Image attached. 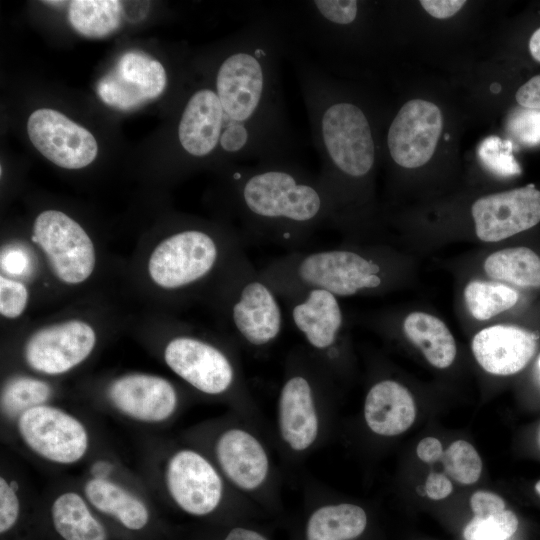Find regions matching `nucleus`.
Wrapping results in <instances>:
<instances>
[{
	"mask_svg": "<svg viewBox=\"0 0 540 540\" xmlns=\"http://www.w3.org/2000/svg\"><path fill=\"white\" fill-rule=\"evenodd\" d=\"M289 50L280 11L253 18L219 59L214 90L223 109L220 152L227 159L288 158L293 134L285 112L280 61Z\"/></svg>",
	"mask_w": 540,
	"mask_h": 540,
	"instance_id": "obj_1",
	"label": "nucleus"
},
{
	"mask_svg": "<svg viewBox=\"0 0 540 540\" xmlns=\"http://www.w3.org/2000/svg\"><path fill=\"white\" fill-rule=\"evenodd\" d=\"M229 197L245 243L265 242L298 250L328 222L335 206L318 174L289 158L232 164Z\"/></svg>",
	"mask_w": 540,
	"mask_h": 540,
	"instance_id": "obj_2",
	"label": "nucleus"
},
{
	"mask_svg": "<svg viewBox=\"0 0 540 540\" xmlns=\"http://www.w3.org/2000/svg\"><path fill=\"white\" fill-rule=\"evenodd\" d=\"M295 70L311 135L321 159L318 176L341 220L352 184L366 179L376 161L371 122L364 109L346 97L340 84L313 61L296 56Z\"/></svg>",
	"mask_w": 540,
	"mask_h": 540,
	"instance_id": "obj_3",
	"label": "nucleus"
},
{
	"mask_svg": "<svg viewBox=\"0 0 540 540\" xmlns=\"http://www.w3.org/2000/svg\"><path fill=\"white\" fill-rule=\"evenodd\" d=\"M240 233L186 227L162 239L151 252L147 270L157 287L181 292L222 275L244 250Z\"/></svg>",
	"mask_w": 540,
	"mask_h": 540,
	"instance_id": "obj_4",
	"label": "nucleus"
},
{
	"mask_svg": "<svg viewBox=\"0 0 540 540\" xmlns=\"http://www.w3.org/2000/svg\"><path fill=\"white\" fill-rule=\"evenodd\" d=\"M329 376L304 348L287 358L276 403V432L285 451L302 457L322 441L327 428Z\"/></svg>",
	"mask_w": 540,
	"mask_h": 540,
	"instance_id": "obj_5",
	"label": "nucleus"
},
{
	"mask_svg": "<svg viewBox=\"0 0 540 540\" xmlns=\"http://www.w3.org/2000/svg\"><path fill=\"white\" fill-rule=\"evenodd\" d=\"M225 317L237 340L261 353L280 337L284 316L280 297L243 250L220 279Z\"/></svg>",
	"mask_w": 540,
	"mask_h": 540,
	"instance_id": "obj_6",
	"label": "nucleus"
},
{
	"mask_svg": "<svg viewBox=\"0 0 540 540\" xmlns=\"http://www.w3.org/2000/svg\"><path fill=\"white\" fill-rule=\"evenodd\" d=\"M163 357L170 370L193 389L207 396L228 398L253 421L256 407L231 350L187 332L169 339Z\"/></svg>",
	"mask_w": 540,
	"mask_h": 540,
	"instance_id": "obj_7",
	"label": "nucleus"
},
{
	"mask_svg": "<svg viewBox=\"0 0 540 540\" xmlns=\"http://www.w3.org/2000/svg\"><path fill=\"white\" fill-rule=\"evenodd\" d=\"M251 423L235 420L219 429L211 460L237 494L271 507L277 499V473L267 444Z\"/></svg>",
	"mask_w": 540,
	"mask_h": 540,
	"instance_id": "obj_8",
	"label": "nucleus"
},
{
	"mask_svg": "<svg viewBox=\"0 0 540 540\" xmlns=\"http://www.w3.org/2000/svg\"><path fill=\"white\" fill-rule=\"evenodd\" d=\"M304 349L330 377L343 361L344 315L339 298L321 289H307L282 300Z\"/></svg>",
	"mask_w": 540,
	"mask_h": 540,
	"instance_id": "obj_9",
	"label": "nucleus"
},
{
	"mask_svg": "<svg viewBox=\"0 0 540 540\" xmlns=\"http://www.w3.org/2000/svg\"><path fill=\"white\" fill-rule=\"evenodd\" d=\"M32 241L61 282L77 285L92 275L96 265L94 244L84 228L64 212H41L33 224Z\"/></svg>",
	"mask_w": 540,
	"mask_h": 540,
	"instance_id": "obj_10",
	"label": "nucleus"
},
{
	"mask_svg": "<svg viewBox=\"0 0 540 540\" xmlns=\"http://www.w3.org/2000/svg\"><path fill=\"white\" fill-rule=\"evenodd\" d=\"M165 484L173 502L196 517L219 510L231 488L213 461L193 448H181L169 457Z\"/></svg>",
	"mask_w": 540,
	"mask_h": 540,
	"instance_id": "obj_11",
	"label": "nucleus"
},
{
	"mask_svg": "<svg viewBox=\"0 0 540 540\" xmlns=\"http://www.w3.org/2000/svg\"><path fill=\"white\" fill-rule=\"evenodd\" d=\"M17 429L34 453L54 463H75L88 449L84 425L53 406L40 405L25 411L18 417Z\"/></svg>",
	"mask_w": 540,
	"mask_h": 540,
	"instance_id": "obj_12",
	"label": "nucleus"
},
{
	"mask_svg": "<svg viewBox=\"0 0 540 540\" xmlns=\"http://www.w3.org/2000/svg\"><path fill=\"white\" fill-rule=\"evenodd\" d=\"M96 341V332L88 322L69 319L35 331L24 345V359L37 372L60 375L86 360Z\"/></svg>",
	"mask_w": 540,
	"mask_h": 540,
	"instance_id": "obj_13",
	"label": "nucleus"
},
{
	"mask_svg": "<svg viewBox=\"0 0 540 540\" xmlns=\"http://www.w3.org/2000/svg\"><path fill=\"white\" fill-rule=\"evenodd\" d=\"M442 114L434 103L422 99L406 102L391 121L387 149L392 161L411 169L433 156L442 131Z\"/></svg>",
	"mask_w": 540,
	"mask_h": 540,
	"instance_id": "obj_14",
	"label": "nucleus"
},
{
	"mask_svg": "<svg viewBox=\"0 0 540 540\" xmlns=\"http://www.w3.org/2000/svg\"><path fill=\"white\" fill-rule=\"evenodd\" d=\"M27 132L34 147L59 167L81 169L97 156L92 133L56 110H35L28 118Z\"/></svg>",
	"mask_w": 540,
	"mask_h": 540,
	"instance_id": "obj_15",
	"label": "nucleus"
},
{
	"mask_svg": "<svg viewBox=\"0 0 540 540\" xmlns=\"http://www.w3.org/2000/svg\"><path fill=\"white\" fill-rule=\"evenodd\" d=\"M471 214L477 237L498 242L540 222V191L527 185L483 196L473 203Z\"/></svg>",
	"mask_w": 540,
	"mask_h": 540,
	"instance_id": "obj_16",
	"label": "nucleus"
},
{
	"mask_svg": "<svg viewBox=\"0 0 540 540\" xmlns=\"http://www.w3.org/2000/svg\"><path fill=\"white\" fill-rule=\"evenodd\" d=\"M167 85L164 66L149 55L129 51L97 85L100 99L107 105L130 110L158 98Z\"/></svg>",
	"mask_w": 540,
	"mask_h": 540,
	"instance_id": "obj_17",
	"label": "nucleus"
},
{
	"mask_svg": "<svg viewBox=\"0 0 540 540\" xmlns=\"http://www.w3.org/2000/svg\"><path fill=\"white\" fill-rule=\"evenodd\" d=\"M108 397L120 412L142 422L165 421L179 405V394L169 380L143 373L115 379L108 388Z\"/></svg>",
	"mask_w": 540,
	"mask_h": 540,
	"instance_id": "obj_18",
	"label": "nucleus"
},
{
	"mask_svg": "<svg viewBox=\"0 0 540 540\" xmlns=\"http://www.w3.org/2000/svg\"><path fill=\"white\" fill-rule=\"evenodd\" d=\"M537 335L514 325H494L479 331L472 340V352L488 373L500 376L521 371L532 359Z\"/></svg>",
	"mask_w": 540,
	"mask_h": 540,
	"instance_id": "obj_19",
	"label": "nucleus"
},
{
	"mask_svg": "<svg viewBox=\"0 0 540 540\" xmlns=\"http://www.w3.org/2000/svg\"><path fill=\"white\" fill-rule=\"evenodd\" d=\"M223 131V109L216 91L210 87L196 89L180 115L177 138L190 157L202 159L220 150Z\"/></svg>",
	"mask_w": 540,
	"mask_h": 540,
	"instance_id": "obj_20",
	"label": "nucleus"
},
{
	"mask_svg": "<svg viewBox=\"0 0 540 540\" xmlns=\"http://www.w3.org/2000/svg\"><path fill=\"white\" fill-rule=\"evenodd\" d=\"M363 415L376 435L393 437L413 424L416 406L410 391L401 383L384 379L374 383L366 394Z\"/></svg>",
	"mask_w": 540,
	"mask_h": 540,
	"instance_id": "obj_21",
	"label": "nucleus"
},
{
	"mask_svg": "<svg viewBox=\"0 0 540 540\" xmlns=\"http://www.w3.org/2000/svg\"><path fill=\"white\" fill-rule=\"evenodd\" d=\"M368 518L359 505L349 502H323L308 513L302 540H356L366 530Z\"/></svg>",
	"mask_w": 540,
	"mask_h": 540,
	"instance_id": "obj_22",
	"label": "nucleus"
},
{
	"mask_svg": "<svg viewBox=\"0 0 540 540\" xmlns=\"http://www.w3.org/2000/svg\"><path fill=\"white\" fill-rule=\"evenodd\" d=\"M405 336L434 367L445 369L456 357L455 339L446 324L431 314L412 312L403 321Z\"/></svg>",
	"mask_w": 540,
	"mask_h": 540,
	"instance_id": "obj_23",
	"label": "nucleus"
},
{
	"mask_svg": "<svg viewBox=\"0 0 540 540\" xmlns=\"http://www.w3.org/2000/svg\"><path fill=\"white\" fill-rule=\"evenodd\" d=\"M84 493L88 501L100 512L115 517L131 530L142 529L149 520L146 505L118 484L103 478L86 482Z\"/></svg>",
	"mask_w": 540,
	"mask_h": 540,
	"instance_id": "obj_24",
	"label": "nucleus"
},
{
	"mask_svg": "<svg viewBox=\"0 0 540 540\" xmlns=\"http://www.w3.org/2000/svg\"><path fill=\"white\" fill-rule=\"evenodd\" d=\"M52 522L64 540H107L103 525L92 515L84 499L75 492L59 495L51 507Z\"/></svg>",
	"mask_w": 540,
	"mask_h": 540,
	"instance_id": "obj_25",
	"label": "nucleus"
},
{
	"mask_svg": "<svg viewBox=\"0 0 540 540\" xmlns=\"http://www.w3.org/2000/svg\"><path fill=\"white\" fill-rule=\"evenodd\" d=\"M484 270L495 280L522 288H540V257L528 247H512L490 254Z\"/></svg>",
	"mask_w": 540,
	"mask_h": 540,
	"instance_id": "obj_26",
	"label": "nucleus"
},
{
	"mask_svg": "<svg viewBox=\"0 0 540 540\" xmlns=\"http://www.w3.org/2000/svg\"><path fill=\"white\" fill-rule=\"evenodd\" d=\"M122 4L116 0H74L69 3L68 18L81 35L100 38L120 25Z\"/></svg>",
	"mask_w": 540,
	"mask_h": 540,
	"instance_id": "obj_27",
	"label": "nucleus"
},
{
	"mask_svg": "<svg viewBox=\"0 0 540 540\" xmlns=\"http://www.w3.org/2000/svg\"><path fill=\"white\" fill-rule=\"evenodd\" d=\"M515 289L499 282L474 280L464 289V299L470 314L484 321L512 308L518 301Z\"/></svg>",
	"mask_w": 540,
	"mask_h": 540,
	"instance_id": "obj_28",
	"label": "nucleus"
},
{
	"mask_svg": "<svg viewBox=\"0 0 540 540\" xmlns=\"http://www.w3.org/2000/svg\"><path fill=\"white\" fill-rule=\"evenodd\" d=\"M51 387L46 382L27 376L9 380L1 392V409L8 417H19L25 411L48 400Z\"/></svg>",
	"mask_w": 540,
	"mask_h": 540,
	"instance_id": "obj_29",
	"label": "nucleus"
},
{
	"mask_svg": "<svg viewBox=\"0 0 540 540\" xmlns=\"http://www.w3.org/2000/svg\"><path fill=\"white\" fill-rule=\"evenodd\" d=\"M445 472L461 484L475 483L482 471V461L475 448L464 440L453 442L442 455Z\"/></svg>",
	"mask_w": 540,
	"mask_h": 540,
	"instance_id": "obj_30",
	"label": "nucleus"
},
{
	"mask_svg": "<svg viewBox=\"0 0 540 540\" xmlns=\"http://www.w3.org/2000/svg\"><path fill=\"white\" fill-rule=\"evenodd\" d=\"M519 522L511 510L486 515H474L465 526V540H507L517 531Z\"/></svg>",
	"mask_w": 540,
	"mask_h": 540,
	"instance_id": "obj_31",
	"label": "nucleus"
},
{
	"mask_svg": "<svg viewBox=\"0 0 540 540\" xmlns=\"http://www.w3.org/2000/svg\"><path fill=\"white\" fill-rule=\"evenodd\" d=\"M512 142L498 136H489L479 145L477 153L482 165L500 177H511L521 173V168L512 154Z\"/></svg>",
	"mask_w": 540,
	"mask_h": 540,
	"instance_id": "obj_32",
	"label": "nucleus"
},
{
	"mask_svg": "<svg viewBox=\"0 0 540 540\" xmlns=\"http://www.w3.org/2000/svg\"><path fill=\"white\" fill-rule=\"evenodd\" d=\"M509 133L520 143L534 146L540 143V110L520 108L508 118Z\"/></svg>",
	"mask_w": 540,
	"mask_h": 540,
	"instance_id": "obj_33",
	"label": "nucleus"
},
{
	"mask_svg": "<svg viewBox=\"0 0 540 540\" xmlns=\"http://www.w3.org/2000/svg\"><path fill=\"white\" fill-rule=\"evenodd\" d=\"M28 300V289L22 282L0 276V313L3 317H20L28 305Z\"/></svg>",
	"mask_w": 540,
	"mask_h": 540,
	"instance_id": "obj_34",
	"label": "nucleus"
},
{
	"mask_svg": "<svg viewBox=\"0 0 540 540\" xmlns=\"http://www.w3.org/2000/svg\"><path fill=\"white\" fill-rule=\"evenodd\" d=\"M20 503L15 488L3 477L0 479V532L5 533L16 523Z\"/></svg>",
	"mask_w": 540,
	"mask_h": 540,
	"instance_id": "obj_35",
	"label": "nucleus"
},
{
	"mask_svg": "<svg viewBox=\"0 0 540 540\" xmlns=\"http://www.w3.org/2000/svg\"><path fill=\"white\" fill-rule=\"evenodd\" d=\"M470 506L474 515H486L505 510V501L497 494L489 491H477L470 498Z\"/></svg>",
	"mask_w": 540,
	"mask_h": 540,
	"instance_id": "obj_36",
	"label": "nucleus"
},
{
	"mask_svg": "<svg viewBox=\"0 0 540 540\" xmlns=\"http://www.w3.org/2000/svg\"><path fill=\"white\" fill-rule=\"evenodd\" d=\"M466 3L464 0H421L425 11L437 19H447L455 15Z\"/></svg>",
	"mask_w": 540,
	"mask_h": 540,
	"instance_id": "obj_37",
	"label": "nucleus"
},
{
	"mask_svg": "<svg viewBox=\"0 0 540 540\" xmlns=\"http://www.w3.org/2000/svg\"><path fill=\"white\" fill-rule=\"evenodd\" d=\"M516 100L524 108L540 110V75L532 77L518 89Z\"/></svg>",
	"mask_w": 540,
	"mask_h": 540,
	"instance_id": "obj_38",
	"label": "nucleus"
},
{
	"mask_svg": "<svg viewBox=\"0 0 540 540\" xmlns=\"http://www.w3.org/2000/svg\"><path fill=\"white\" fill-rule=\"evenodd\" d=\"M425 490L429 498L441 500L449 496L453 490L451 481L442 473H430Z\"/></svg>",
	"mask_w": 540,
	"mask_h": 540,
	"instance_id": "obj_39",
	"label": "nucleus"
},
{
	"mask_svg": "<svg viewBox=\"0 0 540 540\" xmlns=\"http://www.w3.org/2000/svg\"><path fill=\"white\" fill-rule=\"evenodd\" d=\"M417 456L425 463H434L442 458L443 448L441 442L434 437L422 439L416 448Z\"/></svg>",
	"mask_w": 540,
	"mask_h": 540,
	"instance_id": "obj_40",
	"label": "nucleus"
},
{
	"mask_svg": "<svg viewBox=\"0 0 540 540\" xmlns=\"http://www.w3.org/2000/svg\"><path fill=\"white\" fill-rule=\"evenodd\" d=\"M223 540H270V538L257 528L236 525L226 533Z\"/></svg>",
	"mask_w": 540,
	"mask_h": 540,
	"instance_id": "obj_41",
	"label": "nucleus"
},
{
	"mask_svg": "<svg viewBox=\"0 0 540 540\" xmlns=\"http://www.w3.org/2000/svg\"><path fill=\"white\" fill-rule=\"evenodd\" d=\"M529 50L532 57L540 62V28H538L529 40Z\"/></svg>",
	"mask_w": 540,
	"mask_h": 540,
	"instance_id": "obj_42",
	"label": "nucleus"
},
{
	"mask_svg": "<svg viewBox=\"0 0 540 540\" xmlns=\"http://www.w3.org/2000/svg\"><path fill=\"white\" fill-rule=\"evenodd\" d=\"M535 490L540 495V480L536 483Z\"/></svg>",
	"mask_w": 540,
	"mask_h": 540,
	"instance_id": "obj_43",
	"label": "nucleus"
},
{
	"mask_svg": "<svg viewBox=\"0 0 540 540\" xmlns=\"http://www.w3.org/2000/svg\"><path fill=\"white\" fill-rule=\"evenodd\" d=\"M538 366H539V369H540V357H539V360H538Z\"/></svg>",
	"mask_w": 540,
	"mask_h": 540,
	"instance_id": "obj_44",
	"label": "nucleus"
}]
</instances>
